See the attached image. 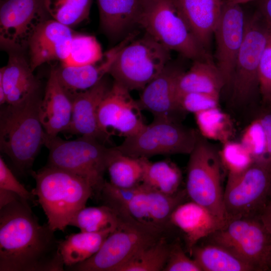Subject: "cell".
I'll return each instance as SVG.
<instances>
[{
    "instance_id": "cell-1",
    "label": "cell",
    "mask_w": 271,
    "mask_h": 271,
    "mask_svg": "<svg viewBox=\"0 0 271 271\" xmlns=\"http://www.w3.org/2000/svg\"><path fill=\"white\" fill-rule=\"evenodd\" d=\"M55 231L22 198L0 209V271H63Z\"/></svg>"
},
{
    "instance_id": "cell-2",
    "label": "cell",
    "mask_w": 271,
    "mask_h": 271,
    "mask_svg": "<svg viewBox=\"0 0 271 271\" xmlns=\"http://www.w3.org/2000/svg\"><path fill=\"white\" fill-rule=\"evenodd\" d=\"M40 90L23 100L3 107L0 114V149L22 174L30 173L46 133L39 116Z\"/></svg>"
},
{
    "instance_id": "cell-3",
    "label": "cell",
    "mask_w": 271,
    "mask_h": 271,
    "mask_svg": "<svg viewBox=\"0 0 271 271\" xmlns=\"http://www.w3.org/2000/svg\"><path fill=\"white\" fill-rule=\"evenodd\" d=\"M30 174L36 181L32 192L54 231H64L73 216L94 196L86 180L64 170L47 165Z\"/></svg>"
},
{
    "instance_id": "cell-4",
    "label": "cell",
    "mask_w": 271,
    "mask_h": 271,
    "mask_svg": "<svg viewBox=\"0 0 271 271\" xmlns=\"http://www.w3.org/2000/svg\"><path fill=\"white\" fill-rule=\"evenodd\" d=\"M44 145L49 150L47 165L84 179L92 188L94 195L100 196L105 182L104 174L113 147L108 148L100 141L88 137L67 141L47 134Z\"/></svg>"
},
{
    "instance_id": "cell-5",
    "label": "cell",
    "mask_w": 271,
    "mask_h": 271,
    "mask_svg": "<svg viewBox=\"0 0 271 271\" xmlns=\"http://www.w3.org/2000/svg\"><path fill=\"white\" fill-rule=\"evenodd\" d=\"M219 151L199 132L189 154L186 191L188 197L227 223L223 204V171Z\"/></svg>"
},
{
    "instance_id": "cell-6",
    "label": "cell",
    "mask_w": 271,
    "mask_h": 271,
    "mask_svg": "<svg viewBox=\"0 0 271 271\" xmlns=\"http://www.w3.org/2000/svg\"><path fill=\"white\" fill-rule=\"evenodd\" d=\"M138 26L169 50L194 60L211 59L172 0H145Z\"/></svg>"
},
{
    "instance_id": "cell-7",
    "label": "cell",
    "mask_w": 271,
    "mask_h": 271,
    "mask_svg": "<svg viewBox=\"0 0 271 271\" xmlns=\"http://www.w3.org/2000/svg\"><path fill=\"white\" fill-rule=\"evenodd\" d=\"M170 50L145 33L121 50L109 74L129 91L142 90L170 62Z\"/></svg>"
},
{
    "instance_id": "cell-8",
    "label": "cell",
    "mask_w": 271,
    "mask_h": 271,
    "mask_svg": "<svg viewBox=\"0 0 271 271\" xmlns=\"http://www.w3.org/2000/svg\"><path fill=\"white\" fill-rule=\"evenodd\" d=\"M199 131L187 127L180 121L154 118L138 133L125 138L116 148L121 153L136 158L157 155H189L193 150Z\"/></svg>"
},
{
    "instance_id": "cell-9",
    "label": "cell",
    "mask_w": 271,
    "mask_h": 271,
    "mask_svg": "<svg viewBox=\"0 0 271 271\" xmlns=\"http://www.w3.org/2000/svg\"><path fill=\"white\" fill-rule=\"evenodd\" d=\"M270 182L271 159L255 161L242 173L227 176L223 195L227 221L259 219L268 199Z\"/></svg>"
},
{
    "instance_id": "cell-10",
    "label": "cell",
    "mask_w": 271,
    "mask_h": 271,
    "mask_svg": "<svg viewBox=\"0 0 271 271\" xmlns=\"http://www.w3.org/2000/svg\"><path fill=\"white\" fill-rule=\"evenodd\" d=\"M269 27L258 11L246 17L244 35L230 86L232 100L236 104L247 103L259 94L258 68Z\"/></svg>"
},
{
    "instance_id": "cell-11",
    "label": "cell",
    "mask_w": 271,
    "mask_h": 271,
    "mask_svg": "<svg viewBox=\"0 0 271 271\" xmlns=\"http://www.w3.org/2000/svg\"><path fill=\"white\" fill-rule=\"evenodd\" d=\"M248 264L253 271L268 270L271 233L259 218L230 220L208 237Z\"/></svg>"
},
{
    "instance_id": "cell-12",
    "label": "cell",
    "mask_w": 271,
    "mask_h": 271,
    "mask_svg": "<svg viewBox=\"0 0 271 271\" xmlns=\"http://www.w3.org/2000/svg\"><path fill=\"white\" fill-rule=\"evenodd\" d=\"M132 190L127 200L113 209L121 218L157 236H160L170 224L174 210L188 196L185 189L173 195H166L142 183Z\"/></svg>"
},
{
    "instance_id": "cell-13",
    "label": "cell",
    "mask_w": 271,
    "mask_h": 271,
    "mask_svg": "<svg viewBox=\"0 0 271 271\" xmlns=\"http://www.w3.org/2000/svg\"><path fill=\"white\" fill-rule=\"evenodd\" d=\"M49 18L43 0H1V47L21 53L28 48L33 35Z\"/></svg>"
},
{
    "instance_id": "cell-14",
    "label": "cell",
    "mask_w": 271,
    "mask_h": 271,
    "mask_svg": "<svg viewBox=\"0 0 271 271\" xmlns=\"http://www.w3.org/2000/svg\"><path fill=\"white\" fill-rule=\"evenodd\" d=\"M160 237L121 218L116 229L109 235L95 254L82 262L66 267V269L72 271H115L139 248Z\"/></svg>"
},
{
    "instance_id": "cell-15",
    "label": "cell",
    "mask_w": 271,
    "mask_h": 271,
    "mask_svg": "<svg viewBox=\"0 0 271 271\" xmlns=\"http://www.w3.org/2000/svg\"><path fill=\"white\" fill-rule=\"evenodd\" d=\"M130 92L113 81L100 104L98 127L108 140L114 131L125 138L136 134L146 124L141 113L142 109Z\"/></svg>"
},
{
    "instance_id": "cell-16",
    "label": "cell",
    "mask_w": 271,
    "mask_h": 271,
    "mask_svg": "<svg viewBox=\"0 0 271 271\" xmlns=\"http://www.w3.org/2000/svg\"><path fill=\"white\" fill-rule=\"evenodd\" d=\"M246 17L241 5L224 1L214 35L216 43V65L225 87H230L236 58L243 39Z\"/></svg>"
},
{
    "instance_id": "cell-17",
    "label": "cell",
    "mask_w": 271,
    "mask_h": 271,
    "mask_svg": "<svg viewBox=\"0 0 271 271\" xmlns=\"http://www.w3.org/2000/svg\"><path fill=\"white\" fill-rule=\"evenodd\" d=\"M184 71L170 62L141 91L137 100L142 110L154 118L179 120L183 112L178 104V81Z\"/></svg>"
},
{
    "instance_id": "cell-18",
    "label": "cell",
    "mask_w": 271,
    "mask_h": 271,
    "mask_svg": "<svg viewBox=\"0 0 271 271\" xmlns=\"http://www.w3.org/2000/svg\"><path fill=\"white\" fill-rule=\"evenodd\" d=\"M137 33L131 32L117 45L103 53L96 62L84 66L62 65L54 69L58 80L69 97L96 85L109 72L122 49L133 40Z\"/></svg>"
},
{
    "instance_id": "cell-19",
    "label": "cell",
    "mask_w": 271,
    "mask_h": 271,
    "mask_svg": "<svg viewBox=\"0 0 271 271\" xmlns=\"http://www.w3.org/2000/svg\"><path fill=\"white\" fill-rule=\"evenodd\" d=\"M74 33L70 27L50 18L37 30L28 45L29 64L34 71L53 60L63 62L68 57Z\"/></svg>"
},
{
    "instance_id": "cell-20",
    "label": "cell",
    "mask_w": 271,
    "mask_h": 271,
    "mask_svg": "<svg viewBox=\"0 0 271 271\" xmlns=\"http://www.w3.org/2000/svg\"><path fill=\"white\" fill-rule=\"evenodd\" d=\"M110 85L104 77L92 87L70 97L72 103V118L65 131L95 139L104 143L108 140L99 130L97 112Z\"/></svg>"
},
{
    "instance_id": "cell-21",
    "label": "cell",
    "mask_w": 271,
    "mask_h": 271,
    "mask_svg": "<svg viewBox=\"0 0 271 271\" xmlns=\"http://www.w3.org/2000/svg\"><path fill=\"white\" fill-rule=\"evenodd\" d=\"M170 223L183 233L190 255L192 248L200 240L226 224L206 208L192 200L181 203L174 210Z\"/></svg>"
},
{
    "instance_id": "cell-22",
    "label": "cell",
    "mask_w": 271,
    "mask_h": 271,
    "mask_svg": "<svg viewBox=\"0 0 271 271\" xmlns=\"http://www.w3.org/2000/svg\"><path fill=\"white\" fill-rule=\"evenodd\" d=\"M72 113V101L60 84L55 69H52L39 109L40 119L47 135L55 137L65 132Z\"/></svg>"
},
{
    "instance_id": "cell-23",
    "label": "cell",
    "mask_w": 271,
    "mask_h": 271,
    "mask_svg": "<svg viewBox=\"0 0 271 271\" xmlns=\"http://www.w3.org/2000/svg\"><path fill=\"white\" fill-rule=\"evenodd\" d=\"M189 30L207 50L218 22L224 0H172Z\"/></svg>"
},
{
    "instance_id": "cell-24",
    "label": "cell",
    "mask_w": 271,
    "mask_h": 271,
    "mask_svg": "<svg viewBox=\"0 0 271 271\" xmlns=\"http://www.w3.org/2000/svg\"><path fill=\"white\" fill-rule=\"evenodd\" d=\"M145 0H97L100 23L112 39L126 36L138 26Z\"/></svg>"
},
{
    "instance_id": "cell-25",
    "label": "cell",
    "mask_w": 271,
    "mask_h": 271,
    "mask_svg": "<svg viewBox=\"0 0 271 271\" xmlns=\"http://www.w3.org/2000/svg\"><path fill=\"white\" fill-rule=\"evenodd\" d=\"M33 72L20 53L10 52L7 65L0 70L6 104H16L40 90V82Z\"/></svg>"
},
{
    "instance_id": "cell-26",
    "label": "cell",
    "mask_w": 271,
    "mask_h": 271,
    "mask_svg": "<svg viewBox=\"0 0 271 271\" xmlns=\"http://www.w3.org/2000/svg\"><path fill=\"white\" fill-rule=\"evenodd\" d=\"M225 83L221 72L211 59L196 60L178 79V94L199 92L220 96Z\"/></svg>"
},
{
    "instance_id": "cell-27",
    "label": "cell",
    "mask_w": 271,
    "mask_h": 271,
    "mask_svg": "<svg viewBox=\"0 0 271 271\" xmlns=\"http://www.w3.org/2000/svg\"><path fill=\"white\" fill-rule=\"evenodd\" d=\"M113 231H80L69 234L65 239L60 240L59 251L64 266H72L91 257Z\"/></svg>"
},
{
    "instance_id": "cell-28",
    "label": "cell",
    "mask_w": 271,
    "mask_h": 271,
    "mask_svg": "<svg viewBox=\"0 0 271 271\" xmlns=\"http://www.w3.org/2000/svg\"><path fill=\"white\" fill-rule=\"evenodd\" d=\"M190 256L202 271H253L252 268L224 247L210 243L192 249Z\"/></svg>"
},
{
    "instance_id": "cell-29",
    "label": "cell",
    "mask_w": 271,
    "mask_h": 271,
    "mask_svg": "<svg viewBox=\"0 0 271 271\" xmlns=\"http://www.w3.org/2000/svg\"><path fill=\"white\" fill-rule=\"evenodd\" d=\"M182 180L180 169L171 161L152 162L145 158L142 183L150 189L166 195H173L180 191Z\"/></svg>"
},
{
    "instance_id": "cell-30",
    "label": "cell",
    "mask_w": 271,
    "mask_h": 271,
    "mask_svg": "<svg viewBox=\"0 0 271 271\" xmlns=\"http://www.w3.org/2000/svg\"><path fill=\"white\" fill-rule=\"evenodd\" d=\"M145 158H136L121 153L116 147L109 157L107 170L110 182L119 188H130L142 182Z\"/></svg>"
},
{
    "instance_id": "cell-31",
    "label": "cell",
    "mask_w": 271,
    "mask_h": 271,
    "mask_svg": "<svg viewBox=\"0 0 271 271\" xmlns=\"http://www.w3.org/2000/svg\"><path fill=\"white\" fill-rule=\"evenodd\" d=\"M170 245L165 238L156 240L139 248L115 271H161L167 262Z\"/></svg>"
},
{
    "instance_id": "cell-32",
    "label": "cell",
    "mask_w": 271,
    "mask_h": 271,
    "mask_svg": "<svg viewBox=\"0 0 271 271\" xmlns=\"http://www.w3.org/2000/svg\"><path fill=\"white\" fill-rule=\"evenodd\" d=\"M120 220L115 210L103 204L81 209L73 216L69 225L76 227L83 232L113 231L118 226Z\"/></svg>"
},
{
    "instance_id": "cell-33",
    "label": "cell",
    "mask_w": 271,
    "mask_h": 271,
    "mask_svg": "<svg viewBox=\"0 0 271 271\" xmlns=\"http://www.w3.org/2000/svg\"><path fill=\"white\" fill-rule=\"evenodd\" d=\"M194 114L198 130L203 137L222 144L230 140L233 131L232 122L219 106Z\"/></svg>"
},
{
    "instance_id": "cell-34",
    "label": "cell",
    "mask_w": 271,
    "mask_h": 271,
    "mask_svg": "<svg viewBox=\"0 0 271 271\" xmlns=\"http://www.w3.org/2000/svg\"><path fill=\"white\" fill-rule=\"evenodd\" d=\"M50 17L70 28L88 18L92 0H43Z\"/></svg>"
},
{
    "instance_id": "cell-35",
    "label": "cell",
    "mask_w": 271,
    "mask_h": 271,
    "mask_svg": "<svg viewBox=\"0 0 271 271\" xmlns=\"http://www.w3.org/2000/svg\"><path fill=\"white\" fill-rule=\"evenodd\" d=\"M103 55L96 38L91 35L74 34L68 58L62 65L80 66L91 64L100 60Z\"/></svg>"
},
{
    "instance_id": "cell-36",
    "label": "cell",
    "mask_w": 271,
    "mask_h": 271,
    "mask_svg": "<svg viewBox=\"0 0 271 271\" xmlns=\"http://www.w3.org/2000/svg\"><path fill=\"white\" fill-rule=\"evenodd\" d=\"M222 144L219 154L227 176L242 173L255 162L251 154L240 142L229 140Z\"/></svg>"
},
{
    "instance_id": "cell-37",
    "label": "cell",
    "mask_w": 271,
    "mask_h": 271,
    "mask_svg": "<svg viewBox=\"0 0 271 271\" xmlns=\"http://www.w3.org/2000/svg\"><path fill=\"white\" fill-rule=\"evenodd\" d=\"M240 142L255 161L269 159L266 157V142L264 131L258 117L245 127L241 134Z\"/></svg>"
},
{
    "instance_id": "cell-38",
    "label": "cell",
    "mask_w": 271,
    "mask_h": 271,
    "mask_svg": "<svg viewBox=\"0 0 271 271\" xmlns=\"http://www.w3.org/2000/svg\"><path fill=\"white\" fill-rule=\"evenodd\" d=\"M220 96L199 93L188 92L178 96V104L183 113L194 114L218 107Z\"/></svg>"
},
{
    "instance_id": "cell-39",
    "label": "cell",
    "mask_w": 271,
    "mask_h": 271,
    "mask_svg": "<svg viewBox=\"0 0 271 271\" xmlns=\"http://www.w3.org/2000/svg\"><path fill=\"white\" fill-rule=\"evenodd\" d=\"M259 94L263 102L271 99V26L258 68Z\"/></svg>"
},
{
    "instance_id": "cell-40",
    "label": "cell",
    "mask_w": 271,
    "mask_h": 271,
    "mask_svg": "<svg viewBox=\"0 0 271 271\" xmlns=\"http://www.w3.org/2000/svg\"><path fill=\"white\" fill-rule=\"evenodd\" d=\"M163 271H202L198 263L187 256L178 243L170 245L167 262Z\"/></svg>"
},
{
    "instance_id": "cell-41",
    "label": "cell",
    "mask_w": 271,
    "mask_h": 271,
    "mask_svg": "<svg viewBox=\"0 0 271 271\" xmlns=\"http://www.w3.org/2000/svg\"><path fill=\"white\" fill-rule=\"evenodd\" d=\"M0 188L14 192L28 201L36 202L35 195L17 180L2 156L0 157Z\"/></svg>"
},
{
    "instance_id": "cell-42",
    "label": "cell",
    "mask_w": 271,
    "mask_h": 271,
    "mask_svg": "<svg viewBox=\"0 0 271 271\" xmlns=\"http://www.w3.org/2000/svg\"><path fill=\"white\" fill-rule=\"evenodd\" d=\"M258 118L263 126L266 142V157L271 159V112L261 115Z\"/></svg>"
},
{
    "instance_id": "cell-43",
    "label": "cell",
    "mask_w": 271,
    "mask_h": 271,
    "mask_svg": "<svg viewBox=\"0 0 271 271\" xmlns=\"http://www.w3.org/2000/svg\"><path fill=\"white\" fill-rule=\"evenodd\" d=\"M259 219L265 228L271 233V198L268 199L260 215Z\"/></svg>"
},
{
    "instance_id": "cell-44",
    "label": "cell",
    "mask_w": 271,
    "mask_h": 271,
    "mask_svg": "<svg viewBox=\"0 0 271 271\" xmlns=\"http://www.w3.org/2000/svg\"><path fill=\"white\" fill-rule=\"evenodd\" d=\"M258 11L271 26V0H259Z\"/></svg>"
},
{
    "instance_id": "cell-45",
    "label": "cell",
    "mask_w": 271,
    "mask_h": 271,
    "mask_svg": "<svg viewBox=\"0 0 271 271\" xmlns=\"http://www.w3.org/2000/svg\"><path fill=\"white\" fill-rule=\"evenodd\" d=\"M20 198L14 192L0 188V209Z\"/></svg>"
},
{
    "instance_id": "cell-46",
    "label": "cell",
    "mask_w": 271,
    "mask_h": 271,
    "mask_svg": "<svg viewBox=\"0 0 271 271\" xmlns=\"http://www.w3.org/2000/svg\"><path fill=\"white\" fill-rule=\"evenodd\" d=\"M253 1L254 0H225L224 1L229 4L241 5V4H243Z\"/></svg>"
},
{
    "instance_id": "cell-47",
    "label": "cell",
    "mask_w": 271,
    "mask_h": 271,
    "mask_svg": "<svg viewBox=\"0 0 271 271\" xmlns=\"http://www.w3.org/2000/svg\"><path fill=\"white\" fill-rule=\"evenodd\" d=\"M265 104L266 105L267 107L268 108V110L270 111L269 112H271V99L266 102Z\"/></svg>"
},
{
    "instance_id": "cell-48",
    "label": "cell",
    "mask_w": 271,
    "mask_h": 271,
    "mask_svg": "<svg viewBox=\"0 0 271 271\" xmlns=\"http://www.w3.org/2000/svg\"><path fill=\"white\" fill-rule=\"evenodd\" d=\"M268 265L269 270H271V253H270V255L269 256Z\"/></svg>"
},
{
    "instance_id": "cell-49",
    "label": "cell",
    "mask_w": 271,
    "mask_h": 271,
    "mask_svg": "<svg viewBox=\"0 0 271 271\" xmlns=\"http://www.w3.org/2000/svg\"><path fill=\"white\" fill-rule=\"evenodd\" d=\"M271 198V182L270 184L269 191H268V198Z\"/></svg>"
}]
</instances>
